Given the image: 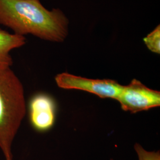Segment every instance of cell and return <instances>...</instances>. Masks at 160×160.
Here are the masks:
<instances>
[{"mask_svg": "<svg viewBox=\"0 0 160 160\" xmlns=\"http://www.w3.org/2000/svg\"><path fill=\"white\" fill-rule=\"evenodd\" d=\"M0 24L14 34L61 43L68 36L69 22L61 10H49L40 0H0Z\"/></svg>", "mask_w": 160, "mask_h": 160, "instance_id": "6da1fadb", "label": "cell"}, {"mask_svg": "<svg viewBox=\"0 0 160 160\" xmlns=\"http://www.w3.org/2000/svg\"><path fill=\"white\" fill-rule=\"evenodd\" d=\"M26 113L24 87L11 67L0 68V149L13 160L12 144Z\"/></svg>", "mask_w": 160, "mask_h": 160, "instance_id": "7a4b0ae2", "label": "cell"}, {"mask_svg": "<svg viewBox=\"0 0 160 160\" xmlns=\"http://www.w3.org/2000/svg\"><path fill=\"white\" fill-rule=\"evenodd\" d=\"M58 86L65 90H78L88 92L102 98L116 100L123 86L116 81L108 79H90L62 72L55 77Z\"/></svg>", "mask_w": 160, "mask_h": 160, "instance_id": "3957f363", "label": "cell"}, {"mask_svg": "<svg viewBox=\"0 0 160 160\" xmlns=\"http://www.w3.org/2000/svg\"><path fill=\"white\" fill-rule=\"evenodd\" d=\"M116 100L124 111L136 113L159 107L160 92L151 89L140 81L133 79L128 86H123Z\"/></svg>", "mask_w": 160, "mask_h": 160, "instance_id": "277c9868", "label": "cell"}, {"mask_svg": "<svg viewBox=\"0 0 160 160\" xmlns=\"http://www.w3.org/2000/svg\"><path fill=\"white\" fill-rule=\"evenodd\" d=\"M29 114L35 129L40 132L48 131L55 121L56 106L53 100L45 94L34 96L30 102Z\"/></svg>", "mask_w": 160, "mask_h": 160, "instance_id": "5b68a950", "label": "cell"}, {"mask_svg": "<svg viewBox=\"0 0 160 160\" xmlns=\"http://www.w3.org/2000/svg\"><path fill=\"white\" fill-rule=\"evenodd\" d=\"M26 43L24 36L0 29V68L11 67L12 59L10 52L23 46Z\"/></svg>", "mask_w": 160, "mask_h": 160, "instance_id": "8992f818", "label": "cell"}, {"mask_svg": "<svg viewBox=\"0 0 160 160\" xmlns=\"http://www.w3.org/2000/svg\"><path fill=\"white\" fill-rule=\"evenodd\" d=\"M143 42L150 51L160 54V26H157L154 30L147 34L143 39Z\"/></svg>", "mask_w": 160, "mask_h": 160, "instance_id": "52a82bcc", "label": "cell"}, {"mask_svg": "<svg viewBox=\"0 0 160 160\" xmlns=\"http://www.w3.org/2000/svg\"><path fill=\"white\" fill-rule=\"evenodd\" d=\"M134 149L137 152L138 160H160V151H148L139 143H135Z\"/></svg>", "mask_w": 160, "mask_h": 160, "instance_id": "ba28073f", "label": "cell"}]
</instances>
